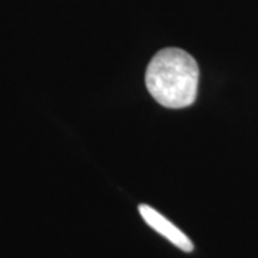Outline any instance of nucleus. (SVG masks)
<instances>
[{
  "label": "nucleus",
  "mask_w": 258,
  "mask_h": 258,
  "mask_svg": "<svg viewBox=\"0 0 258 258\" xmlns=\"http://www.w3.org/2000/svg\"><path fill=\"white\" fill-rule=\"evenodd\" d=\"M200 69L192 56L182 49H162L148 64L145 83L149 93L162 106L181 109L197 98Z\"/></svg>",
  "instance_id": "nucleus-1"
},
{
  "label": "nucleus",
  "mask_w": 258,
  "mask_h": 258,
  "mask_svg": "<svg viewBox=\"0 0 258 258\" xmlns=\"http://www.w3.org/2000/svg\"><path fill=\"white\" fill-rule=\"evenodd\" d=\"M139 214L152 230H155L158 234L165 237L166 240L171 241L178 248L186 251V252L192 251V241L189 240L184 232L178 227H175L172 222L168 221L165 217L162 214H159L157 210H154L149 205H139Z\"/></svg>",
  "instance_id": "nucleus-2"
}]
</instances>
